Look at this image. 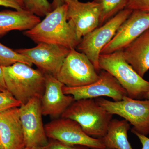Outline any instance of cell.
Masks as SVG:
<instances>
[{
	"instance_id": "52a82bcc",
	"label": "cell",
	"mask_w": 149,
	"mask_h": 149,
	"mask_svg": "<svg viewBox=\"0 0 149 149\" xmlns=\"http://www.w3.org/2000/svg\"><path fill=\"white\" fill-rule=\"evenodd\" d=\"M56 77L64 86L82 87L95 83L100 75L85 54L70 49Z\"/></svg>"
},
{
	"instance_id": "5bb4252c",
	"label": "cell",
	"mask_w": 149,
	"mask_h": 149,
	"mask_svg": "<svg viewBox=\"0 0 149 149\" xmlns=\"http://www.w3.org/2000/svg\"><path fill=\"white\" fill-rule=\"evenodd\" d=\"M45 91L41 99L42 114L53 117H58L74 101L73 97L63 92L64 85L51 74L45 73Z\"/></svg>"
},
{
	"instance_id": "603a6c76",
	"label": "cell",
	"mask_w": 149,
	"mask_h": 149,
	"mask_svg": "<svg viewBox=\"0 0 149 149\" xmlns=\"http://www.w3.org/2000/svg\"><path fill=\"white\" fill-rule=\"evenodd\" d=\"M125 8L149 13V0H128Z\"/></svg>"
},
{
	"instance_id": "6da1fadb",
	"label": "cell",
	"mask_w": 149,
	"mask_h": 149,
	"mask_svg": "<svg viewBox=\"0 0 149 149\" xmlns=\"http://www.w3.org/2000/svg\"><path fill=\"white\" fill-rule=\"evenodd\" d=\"M65 4L57 8L35 27L24 32L35 42L59 45L68 49H74L81 40L77 38L73 24L66 18Z\"/></svg>"
},
{
	"instance_id": "9a60e30c",
	"label": "cell",
	"mask_w": 149,
	"mask_h": 149,
	"mask_svg": "<svg viewBox=\"0 0 149 149\" xmlns=\"http://www.w3.org/2000/svg\"><path fill=\"white\" fill-rule=\"evenodd\" d=\"M0 141L3 149H24L19 107L0 113Z\"/></svg>"
},
{
	"instance_id": "7a4b0ae2",
	"label": "cell",
	"mask_w": 149,
	"mask_h": 149,
	"mask_svg": "<svg viewBox=\"0 0 149 149\" xmlns=\"http://www.w3.org/2000/svg\"><path fill=\"white\" fill-rule=\"evenodd\" d=\"M2 68L7 89L21 105L33 99L41 100L45 85L44 72L21 63Z\"/></svg>"
},
{
	"instance_id": "f1b7e54d",
	"label": "cell",
	"mask_w": 149,
	"mask_h": 149,
	"mask_svg": "<svg viewBox=\"0 0 149 149\" xmlns=\"http://www.w3.org/2000/svg\"><path fill=\"white\" fill-rule=\"evenodd\" d=\"M24 149H48L47 146L46 147H35L32 148H24Z\"/></svg>"
},
{
	"instance_id": "8992f818",
	"label": "cell",
	"mask_w": 149,
	"mask_h": 149,
	"mask_svg": "<svg viewBox=\"0 0 149 149\" xmlns=\"http://www.w3.org/2000/svg\"><path fill=\"white\" fill-rule=\"evenodd\" d=\"M95 100L110 114L117 115L127 120L137 133L146 136L149 135V100H136L125 96L119 101L104 98Z\"/></svg>"
},
{
	"instance_id": "83f0119b",
	"label": "cell",
	"mask_w": 149,
	"mask_h": 149,
	"mask_svg": "<svg viewBox=\"0 0 149 149\" xmlns=\"http://www.w3.org/2000/svg\"><path fill=\"white\" fill-rule=\"evenodd\" d=\"M64 4V0H53L52 3L53 10Z\"/></svg>"
},
{
	"instance_id": "f546056e",
	"label": "cell",
	"mask_w": 149,
	"mask_h": 149,
	"mask_svg": "<svg viewBox=\"0 0 149 149\" xmlns=\"http://www.w3.org/2000/svg\"><path fill=\"white\" fill-rule=\"evenodd\" d=\"M143 98L146 100H149V91L145 94V95L144 96Z\"/></svg>"
},
{
	"instance_id": "9c48e42d",
	"label": "cell",
	"mask_w": 149,
	"mask_h": 149,
	"mask_svg": "<svg viewBox=\"0 0 149 149\" xmlns=\"http://www.w3.org/2000/svg\"><path fill=\"white\" fill-rule=\"evenodd\" d=\"M25 148L46 147L48 142L43 125L41 100L34 98L19 107Z\"/></svg>"
},
{
	"instance_id": "484cf974",
	"label": "cell",
	"mask_w": 149,
	"mask_h": 149,
	"mask_svg": "<svg viewBox=\"0 0 149 149\" xmlns=\"http://www.w3.org/2000/svg\"><path fill=\"white\" fill-rule=\"evenodd\" d=\"M131 132L137 137L140 140L142 145V149H149V138L145 135H142L137 133L135 130L131 129Z\"/></svg>"
},
{
	"instance_id": "ac0fdd59",
	"label": "cell",
	"mask_w": 149,
	"mask_h": 149,
	"mask_svg": "<svg viewBox=\"0 0 149 149\" xmlns=\"http://www.w3.org/2000/svg\"><path fill=\"white\" fill-rule=\"evenodd\" d=\"M130 124L125 119H112L102 138L106 149H133L128 138Z\"/></svg>"
},
{
	"instance_id": "3957f363",
	"label": "cell",
	"mask_w": 149,
	"mask_h": 149,
	"mask_svg": "<svg viewBox=\"0 0 149 149\" xmlns=\"http://www.w3.org/2000/svg\"><path fill=\"white\" fill-rule=\"evenodd\" d=\"M112 116L94 99H86L74 100L61 117L77 122L88 136L102 139L106 134Z\"/></svg>"
},
{
	"instance_id": "4fadbf2b",
	"label": "cell",
	"mask_w": 149,
	"mask_h": 149,
	"mask_svg": "<svg viewBox=\"0 0 149 149\" xmlns=\"http://www.w3.org/2000/svg\"><path fill=\"white\" fill-rule=\"evenodd\" d=\"M149 29V13L133 10L120 25L111 41L103 48L101 54L123 50Z\"/></svg>"
},
{
	"instance_id": "2e32d148",
	"label": "cell",
	"mask_w": 149,
	"mask_h": 149,
	"mask_svg": "<svg viewBox=\"0 0 149 149\" xmlns=\"http://www.w3.org/2000/svg\"><path fill=\"white\" fill-rule=\"evenodd\" d=\"M122 51L126 61L143 77L149 70V29Z\"/></svg>"
},
{
	"instance_id": "4316f807",
	"label": "cell",
	"mask_w": 149,
	"mask_h": 149,
	"mask_svg": "<svg viewBox=\"0 0 149 149\" xmlns=\"http://www.w3.org/2000/svg\"><path fill=\"white\" fill-rule=\"evenodd\" d=\"M8 91L4 80L3 74L2 67L0 66V92Z\"/></svg>"
},
{
	"instance_id": "5b68a950",
	"label": "cell",
	"mask_w": 149,
	"mask_h": 149,
	"mask_svg": "<svg viewBox=\"0 0 149 149\" xmlns=\"http://www.w3.org/2000/svg\"><path fill=\"white\" fill-rule=\"evenodd\" d=\"M133 11L124 9L81 39L77 48L88 57L97 72L101 70L99 59L102 49L111 41L120 25L129 17Z\"/></svg>"
},
{
	"instance_id": "4dcf8cb0",
	"label": "cell",
	"mask_w": 149,
	"mask_h": 149,
	"mask_svg": "<svg viewBox=\"0 0 149 149\" xmlns=\"http://www.w3.org/2000/svg\"><path fill=\"white\" fill-rule=\"evenodd\" d=\"M15 1H16L19 4V5L21 6L22 8L23 9V7H22V0H15Z\"/></svg>"
},
{
	"instance_id": "8fae6325",
	"label": "cell",
	"mask_w": 149,
	"mask_h": 149,
	"mask_svg": "<svg viewBox=\"0 0 149 149\" xmlns=\"http://www.w3.org/2000/svg\"><path fill=\"white\" fill-rule=\"evenodd\" d=\"M64 3L67 6V19L74 26L79 40L99 27L101 13L99 4L79 0H64Z\"/></svg>"
},
{
	"instance_id": "d6986e66",
	"label": "cell",
	"mask_w": 149,
	"mask_h": 149,
	"mask_svg": "<svg viewBox=\"0 0 149 149\" xmlns=\"http://www.w3.org/2000/svg\"><path fill=\"white\" fill-rule=\"evenodd\" d=\"M99 4L101 8L99 27L104 24L118 13L126 8L128 0H92Z\"/></svg>"
},
{
	"instance_id": "7c38bea8",
	"label": "cell",
	"mask_w": 149,
	"mask_h": 149,
	"mask_svg": "<svg viewBox=\"0 0 149 149\" xmlns=\"http://www.w3.org/2000/svg\"><path fill=\"white\" fill-rule=\"evenodd\" d=\"M15 50L28 57L44 73L56 77L70 49L59 45L42 42L35 47Z\"/></svg>"
},
{
	"instance_id": "d4e9b609",
	"label": "cell",
	"mask_w": 149,
	"mask_h": 149,
	"mask_svg": "<svg viewBox=\"0 0 149 149\" xmlns=\"http://www.w3.org/2000/svg\"><path fill=\"white\" fill-rule=\"evenodd\" d=\"M0 6L15 9L16 10H24L15 0H0Z\"/></svg>"
},
{
	"instance_id": "ffe728a7",
	"label": "cell",
	"mask_w": 149,
	"mask_h": 149,
	"mask_svg": "<svg viewBox=\"0 0 149 149\" xmlns=\"http://www.w3.org/2000/svg\"><path fill=\"white\" fill-rule=\"evenodd\" d=\"M17 63H24L30 66L33 65L26 56L0 43V66H9Z\"/></svg>"
},
{
	"instance_id": "e0dca14e",
	"label": "cell",
	"mask_w": 149,
	"mask_h": 149,
	"mask_svg": "<svg viewBox=\"0 0 149 149\" xmlns=\"http://www.w3.org/2000/svg\"><path fill=\"white\" fill-rule=\"evenodd\" d=\"M40 22L39 17L25 10L0 12V38L12 30H29Z\"/></svg>"
},
{
	"instance_id": "ba28073f",
	"label": "cell",
	"mask_w": 149,
	"mask_h": 149,
	"mask_svg": "<svg viewBox=\"0 0 149 149\" xmlns=\"http://www.w3.org/2000/svg\"><path fill=\"white\" fill-rule=\"evenodd\" d=\"M48 138L69 145L81 146L92 149H106L102 139L88 136L77 122L62 118L45 125Z\"/></svg>"
},
{
	"instance_id": "cb8c5ba5",
	"label": "cell",
	"mask_w": 149,
	"mask_h": 149,
	"mask_svg": "<svg viewBox=\"0 0 149 149\" xmlns=\"http://www.w3.org/2000/svg\"><path fill=\"white\" fill-rule=\"evenodd\" d=\"M48 149H89L88 147L81 146H69L57 141L49 143Z\"/></svg>"
},
{
	"instance_id": "30bf717a",
	"label": "cell",
	"mask_w": 149,
	"mask_h": 149,
	"mask_svg": "<svg viewBox=\"0 0 149 149\" xmlns=\"http://www.w3.org/2000/svg\"><path fill=\"white\" fill-rule=\"evenodd\" d=\"M99 75L98 80L90 85L74 88L64 86L63 93L72 96L75 101L107 97L113 99V101H119L128 96L125 89L109 72L103 70Z\"/></svg>"
},
{
	"instance_id": "7402d4cb",
	"label": "cell",
	"mask_w": 149,
	"mask_h": 149,
	"mask_svg": "<svg viewBox=\"0 0 149 149\" xmlns=\"http://www.w3.org/2000/svg\"><path fill=\"white\" fill-rule=\"evenodd\" d=\"M21 103L8 91L0 92V113L14 108L19 107Z\"/></svg>"
},
{
	"instance_id": "1f68e13d",
	"label": "cell",
	"mask_w": 149,
	"mask_h": 149,
	"mask_svg": "<svg viewBox=\"0 0 149 149\" xmlns=\"http://www.w3.org/2000/svg\"><path fill=\"white\" fill-rule=\"evenodd\" d=\"M0 149H3L2 146L1 144V141H0Z\"/></svg>"
},
{
	"instance_id": "277c9868",
	"label": "cell",
	"mask_w": 149,
	"mask_h": 149,
	"mask_svg": "<svg viewBox=\"0 0 149 149\" xmlns=\"http://www.w3.org/2000/svg\"><path fill=\"white\" fill-rule=\"evenodd\" d=\"M100 68L109 72L118 80L132 99L140 100L149 91V81L141 77L124 58L122 50L101 54Z\"/></svg>"
},
{
	"instance_id": "44dd1931",
	"label": "cell",
	"mask_w": 149,
	"mask_h": 149,
	"mask_svg": "<svg viewBox=\"0 0 149 149\" xmlns=\"http://www.w3.org/2000/svg\"><path fill=\"white\" fill-rule=\"evenodd\" d=\"M25 10L39 17L47 16L52 11V4L48 0H22Z\"/></svg>"
}]
</instances>
